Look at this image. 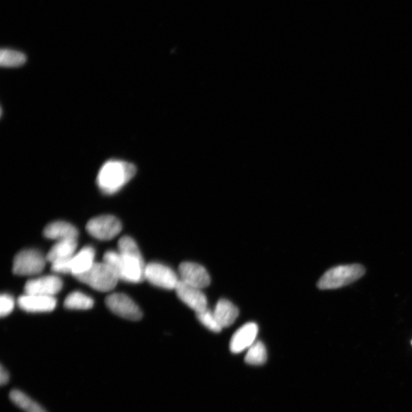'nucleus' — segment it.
I'll return each mask as SVG.
<instances>
[{
    "mask_svg": "<svg viewBox=\"0 0 412 412\" xmlns=\"http://www.w3.org/2000/svg\"><path fill=\"white\" fill-rule=\"evenodd\" d=\"M136 173V167L128 162L111 160L101 167L97 175L99 190L107 195L118 193Z\"/></svg>",
    "mask_w": 412,
    "mask_h": 412,
    "instance_id": "f257e3e1",
    "label": "nucleus"
},
{
    "mask_svg": "<svg viewBox=\"0 0 412 412\" xmlns=\"http://www.w3.org/2000/svg\"><path fill=\"white\" fill-rule=\"evenodd\" d=\"M118 247L123 261L121 280L132 283L144 281L146 265L136 242L131 237L124 236L119 241Z\"/></svg>",
    "mask_w": 412,
    "mask_h": 412,
    "instance_id": "f03ea898",
    "label": "nucleus"
},
{
    "mask_svg": "<svg viewBox=\"0 0 412 412\" xmlns=\"http://www.w3.org/2000/svg\"><path fill=\"white\" fill-rule=\"evenodd\" d=\"M366 269L361 265L337 266L324 274L317 287L320 289H335L348 286L361 279Z\"/></svg>",
    "mask_w": 412,
    "mask_h": 412,
    "instance_id": "7ed1b4c3",
    "label": "nucleus"
},
{
    "mask_svg": "<svg viewBox=\"0 0 412 412\" xmlns=\"http://www.w3.org/2000/svg\"><path fill=\"white\" fill-rule=\"evenodd\" d=\"M76 279L104 293L111 291L119 280L117 274L104 262L94 263L87 272L76 276Z\"/></svg>",
    "mask_w": 412,
    "mask_h": 412,
    "instance_id": "20e7f679",
    "label": "nucleus"
},
{
    "mask_svg": "<svg viewBox=\"0 0 412 412\" xmlns=\"http://www.w3.org/2000/svg\"><path fill=\"white\" fill-rule=\"evenodd\" d=\"M46 262V256L37 250H24L15 256L13 273L19 276L37 275L43 271Z\"/></svg>",
    "mask_w": 412,
    "mask_h": 412,
    "instance_id": "39448f33",
    "label": "nucleus"
},
{
    "mask_svg": "<svg viewBox=\"0 0 412 412\" xmlns=\"http://www.w3.org/2000/svg\"><path fill=\"white\" fill-rule=\"evenodd\" d=\"M86 230L93 238L110 241L121 232L120 221L112 215H102L88 221Z\"/></svg>",
    "mask_w": 412,
    "mask_h": 412,
    "instance_id": "423d86ee",
    "label": "nucleus"
},
{
    "mask_svg": "<svg viewBox=\"0 0 412 412\" xmlns=\"http://www.w3.org/2000/svg\"><path fill=\"white\" fill-rule=\"evenodd\" d=\"M106 304L114 314L130 321H138L143 313L130 296L123 293H114L107 297Z\"/></svg>",
    "mask_w": 412,
    "mask_h": 412,
    "instance_id": "0eeeda50",
    "label": "nucleus"
},
{
    "mask_svg": "<svg viewBox=\"0 0 412 412\" xmlns=\"http://www.w3.org/2000/svg\"><path fill=\"white\" fill-rule=\"evenodd\" d=\"M145 280L152 285L166 289H175L180 279L173 270L159 263H150L145 267Z\"/></svg>",
    "mask_w": 412,
    "mask_h": 412,
    "instance_id": "6e6552de",
    "label": "nucleus"
},
{
    "mask_svg": "<svg viewBox=\"0 0 412 412\" xmlns=\"http://www.w3.org/2000/svg\"><path fill=\"white\" fill-rule=\"evenodd\" d=\"M179 274L180 280L200 289L208 287L211 282L210 276L207 270L198 263H182L179 267Z\"/></svg>",
    "mask_w": 412,
    "mask_h": 412,
    "instance_id": "1a4fd4ad",
    "label": "nucleus"
},
{
    "mask_svg": "<svg viewBox=\"0 0 412 412\" xmlns=\"http://www.w3.org/2000/svg\"><path fill=\"white\" fill-rule=\"evenodd\" d=\"M63 287L62 280L56 276H45L26 282L25 294L53 296L58 294Z\"/></svg>",
    "mask_w": 412,
    "mask_h": 412,
    "instance_id": "9d476101",
    "label": "nucleus"
},
{
    "mask_svg": "<svg viewBox=\"0 0 412 412\" xmlns=\"http://www.w3.org/2000/svg\"><path fill=\"white\" fill-rule=\"evenodd\" d=\"M175 290L178 298L188 307L194 310L195 313L208 308L206 297L200 289L191 287L180 280Z\"/></svg>",
    "mask_w": 412,
    "mask_h": 412,
    "instance_id": "9b49d317",
    "label": "nucleus"
},
{
    "mask_svg": "<svg viewBox=\"0 0 412 412\" xmlns=\"http://www.w3.org/2000/svg\"><path fill=\"white\" fill-rule=\"evenodd\" d=\"M18 303L20 308L28 313H49L57 306L53 296L25 293L19 297Z\"/></svg>",
    "mask_w": 412,
    "mask_h": 412,
    "instance_id": "f8f14e48",
    "label": "nucleus"
},
{
    "mask_svg": "<svg viewBox=\"0 0 412 412\" xmlns=\"http://www.w3.org/2000/svg\"><path fill=\"white\" fill-rule=\"evenodd\" d=\"M258 333V326L254 322L243 326L232 337L230 350L234 354L241 353L242 351L251 348L256 342Z\"/></svg>",
    "mask_w": 412,
    "mask_h": 412,
    "instance_id": "ddd939ff",
    "label": "nucleus"
},
{
    "mask_svg": "<svg viewBox=\"0 0 412 412\" xmlns=\"http://www.w3.org/2000/svg\"><path fill=\"white\" fill-rule=\"evenodd\" d=\"M95 251L92 247L86 246L74 254L71 259V274L77 276L88 271L95 263Z\"/></svg>",
    "mask_w": 412,
    "mask_h": 412,
    "instance_id": "4468645a",
    "label": "nucleus"
},
{
    "mask_svg": "<svg viewBox=\"0 0 412 412\" xmlns=\"http://www.w3.org/2000/svg\"><path fill=\"white\" fill-rule=\"evenodd\" d=\"M45 237L51 240L62 241L66 239H77V229L66 221H53L47 226L44 230Z\"/></svg>",
    "mask_w": 412,
    "mask_h": 412,
    "instance_id": "2eb2a0df",
    "label": "nucleus"
},
{
    "mask_svg": "<svg viewBox=\"0 0 412 412\" xmlns=\"http://www.w3.org/2000/svg\"><path fill=\"white\" fill-rule=\"evenodd\" d=\"M214 315L221 328L231 326L237 319L239 311L232 302L227 300H220L214 310Z\"/></svg>",
    "mask_w": 412,
    "mask_h": 412,
    "instance_id": "dca6fc26",
    "label": "nucleus"
},
{
    "mask_svg": "<svg viewBox=\"0 0 412 412\" xmlns=\"http://www.w3.org/2000/svg\"><path fill=\"white\" fill-rule=\"evenodd\" d=\"M77 248V239L58 241L46 255L47 261L52 263L57 260L71 258L76 254Z\"/></svg>",
    "mask_w": 412,
    "mask_h": 412,
    "instance_id": "f3484780",
    "label": "nucleus"
},
{
    "mask_svg": "<svg viewBox=\"0 0 412 412\" xmlns=\"http://www.w3.org/2000/svg\"><path fill=\"white\" fill-rule=\"evenodd\" d=\"M10 400L24 412H48L42 405L19 389H13L10 391Z\"/></svg>",
    "mask_w": 412,
    "mask_h": 412,
    "instance_id": "a211bd4d",
    "label": "nucleus"
},
{
    "mask_svg": "<svg viewBox=\"0 0 412 412\" xmlns=\"http://www.w3.org/2000/svg\"><path fill=\"white\" fill-rule=\"evenodd\" d=\"M93 304L94 302L90 296L77 291L67 295L64 300V306L69 309H90L93 308Z\"/></svg>",
    "mask_w": 412,
    "mask_h": 412,
    "instance_id": "6ab92c4d",
    "label": "nucleus"
},
{
    "mask_svg": "<svg viewBox=\"0 0 412 412\" xmlns=\"http://www.w3.org/2000/svg\"><path fill=\"white\" fill-rule=\"evenodd\" d=\"M267 360V349L261 341L255 342L247 350L245 362L248 364L260 366L265 364Z\"/></svg>",
    "mask_w": 412,
    "mask_h": 412,
    "instance_id": "aec40b11",
    "label": "nucleus"
},
{
    "mask_svg": "<svg viewBox=\"0 0 412 412\" xmlns=\"http://www.w3.org/2000/svg\"><path fill=\"white\" fill-rule=\"evenodd\" d=\"M25 62L26 56L22 52L12 49H3L0 52V64L3 67H19Z\"/></svg>",
    "mask_w": 412,
    "mask_h": 412,
    "instance_id": "412c9836",
    "label": "nucleus"
},
{
    "mask_svg": "<svg viewBox=\"0 0 412 412\" xmlns=\"http://www.w3.org/2000/svg\"><path fill=\"white\" fill-rule=\"evenodd\" d=\"M104 263L117 274L119 280L123 276V261L119 252L109 251L104 256Z\"/></svg>",
    "mask_w": 412,
    "mask_h": 412,
    "instance_id": "4be33fe9",
    "label": "nucleus"
},
{
    "mask_svg": "<svg viewBox=\"0 0 412 412\" xmlns=\"http://www.w3.org/2000/svg\"><path fill=\"white\" fill-rule=\"evenodd\" d=\"M197 317L202 325L212 330V332L215 333L221 332L222 328L219 325L217 319H216L214 313H213L211 310L206 308L204 311H202V312L197 313Z\"/></svg>",
    "mask_w": 412,
    "mask_h": 412,
    "instance_id": "5701e85b",
    "label": "nucleus"
},
{
    "mask_svg": "<svg viewBox=\"0 0 412 412\" xmlns=\"http://www.w3.org/2000/svg\"><path fill=\"white\" fill-rule=\"evenodd\" d=\"M15 302L12 297L8 294H2L0 297V315L5 317L9 315L14 308Z\"/></svg>",
    "mask_w": 412,
    "mask_h": 412,
    "instance_id": "b1692460",
    "label": "nucleus"
},
{
    "mask_svg": "<svg viewBox=\"0 0 412 412\" xmlns=\"http://www.w3.org/2000/svg\"><path fill=\"white\" fill-rule=\"evenodd\" d=\"M10 379V374L8 369H5L3 367V365H1V369H0V384L1 386H5L6 384H8Z\"/></svg>",
    "mask_w": 412,
    "mask_h": 412,
    "instance_id": "393cba45",
    "label": "nucleus"
}]
</instances>
